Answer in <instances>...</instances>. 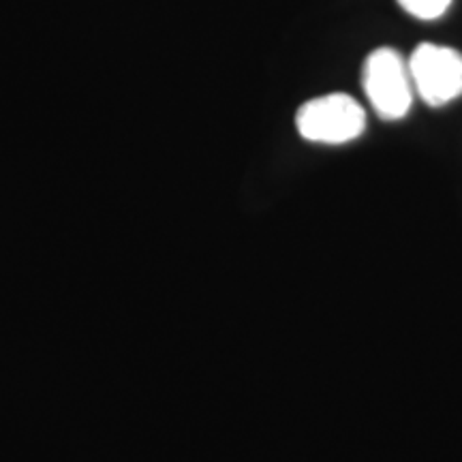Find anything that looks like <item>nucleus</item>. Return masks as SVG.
Instances as JSON below:
<instances>
[{
	"mask_svg": "<svg viewBox=\"0 0 462 462\" xmlns=\"http://www.w3.org/2000/svg\"><path fill=\"white\" fill-rule=\"evenodd\" d=\"M296 126L306 142L340 146L362 135L366 112L351 95L332 92L306 101L296 114Z\"/></svg>",
	"mask_w": 462,
	"mask_h": 462,
	"instance_id": "nucleus-1",
	"label": "nucleus"
},
{
	"mask_svg": "<svg viewBox=\"0 0 462 462\" xmlns=\"http://www.w3.org/2000/svg\"><path fill=\"white\" fill-rule=\"evenodd\" d=\"M362 84L373 109L383 120H401L411 109V75L394 48H379L368 54L362 69Z\"/></svg>",
	"mask_w": 462,
	"mask_h": 462,
	"instance_id": "nucleus-2",
	"label": "nucleus"
},
{
	"mask_svg": "<svg viewBox=\"0 0 462 462\" xmlns=\"http://www.w3.org/2000/svg\"><path fill=\"white\" fill-rule=\"evenodd\" d=\"M413 90L430 107H441L462 95V54L437 43H420L407 62Z\"/></svg>",
	"mask_w": 462,
	"mask_h": 462,
	"instance_id": "nucleus-3",
	"label": "nucleus"
},
{
	"mask_svg": "<svg viewBox=\"0 0 462 462\" xmlns=\"http://www.w3.org/2000/svg\"><path fill=\"white\" fill-rule=\"evenodd\" d=\"M396 3L418 20H437L449 9L452 0H396Z\"/></svg>",
	"mask_w": 462,
	"mask_h": 462,
	"instance_id": "nucleus-4",
	"label": "nucleus"
}]
</instances>
